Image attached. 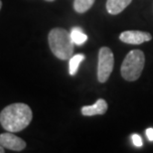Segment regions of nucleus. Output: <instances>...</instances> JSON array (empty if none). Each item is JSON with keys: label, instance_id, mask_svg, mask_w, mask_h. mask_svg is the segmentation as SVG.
Listing matches in <instances>:
<instances>
[{"label": "nucleus", "instance_id": "obj_1", "mask_svg": "<svg viewBox=\"0 0 153 153\" xmlns=\"http://www.w3.org/2000/svg\"><path fill=\"white\" fill-rule=\"evenodd\" d=\"M32 109L26 103L17 102L6 106L0 114V124L6 131L19 132L32 121Z\"/></svg>", "mask_w": 153, "mask_h": 153}, {"label": "nucleus", "instance_id": "obj_2", "mask_svg": "<svg viewBox=\"0 0 153 153\" xmlns=\"http://www.w3.org/2000/svg\"><path fill=\"white\" fill-rule=\"evenodd\" d=\"M51 51L60 60H69L74 54V43L71 34L63 28L52 29L48 36Z\"/></svg>", "mask_w": 153, "mask_h": 153}, {"label": "nucleus", "instance_id": "obj_3", "mask_svg": "<svg viewBox=\"0 0 153 153\" xmlns=\"http://www.w3.org/2000/svg\"><path fill=\"white\" fill-rule=\"evenodd\" d=\"M145 64V57L142 51L132 50L126 55L122 62L120 74L122 78L128 82L139 79Z\"/></svg>", "mask_w": 153, "mask_h": 153}, {"label": "nucleus", "instance_id": "obj_4", "mask_svg": "<svg viewBox=\"0 0 153 153\" xmlns=\"http://www.w3.org/2000/svg\"><path fill=\"white\" fill-rule=\"evenodd\" d=\"M114 66V57L108 47H102L99 52L97 62V79L100 82H105L111 76Z\"/></svg>", "mask_w": 153, "mask_h": 153}, {"label": "nucleus", "instance_id": "obj_5", "mask_svg": "<svg viewBox=\"0 0 153 153\" xmlns=\"http://www.w3.org/2000/svg\"><path fill=\"white\" fill-rule=\"evenodd\" d=\"M121 42L130 45H140L144 42H148L152 39L151 34L147 32L138 31V30H129L124 31L119 35Z\"/></svg>", "mask_w": 153, "mask_h": 153}, {"label": "nucleus", "instance_id": "obj_6", "mask_svg": "<svg viewBox=\"0 0 153 153\" xmlns=\"http://www.w3.org/2000/svg\"><path fill=\"white\" fill-rule=\"evenodd\" d=\"M0 145L13 151H22L26 147V142L13 132L7 131L6 133L0 134Z\"/></svg>", "mask_w": 153, "mask_h": 153}, {"label": "nucleus", "instance_id": "obj_7", "mask_svg": "<svg viewBox=\"0 0 153 153\" xmlns=\"http://www.w3.org/2000/svg\"><path fill=\"white\" fill-rule=\"evenodd\" d=\"M108 111V102L105 100H97L94 105H85L81 108V112L85 116H94L105 114Z\"/></svg>", "mask_w": 153, "mask_h": 153}, {"label": "nucleus", "instance_id": "obj_8", "mask_svg": "<svg viewBox=\"0 0 153 153\" xmlns=\"http://www.w3.org/2000/svg\"><path fill=\"white\" fill-rule=\"evenodd\" d=\"M132 0H108L106 1V10L109 14L117 15L122 12Z\"/></svg>", "mask_w": 153, "mask_h": 153}, {"label": "nucleus", "instance_id": "obj_9", "mask_svg": "<svg viewBox=\"0 0 153 153\" xmlns=\"http://www.w3.org/2000/svg\"><path fill=\"white\" fill-rule=\"evenodd\" d=\"M70 34H71L73 43L76 46L84 45L88 40L87 34H85V33L82 31V29L79 28V27H74V28H72Z\"/></svg>", "mask_w": 153, "mask_h": 153}, {"label": "nucleus", "instance_id": "obj_10", "mask_svg": "<svg viewBox=\"0 0 153 153\" xmlns=\"http://www.w3.org/2000/svg\"><path fill=\"white\" fill-rule=\"evenodd\" d=\"M85 59L84 54H76L73 55V56L69 59V74L71 76H75L79 70V65Z\"/></svg>", "mask_w": 153, "mask_h": 153}, {"label": "nucleus", "instance_id": "obj_11", "mask_svg": "<svg viewBox=\"0 0 153 153\" xmlns=\"http://www.w3.org/2000/svg\"><path fill=\"white\" fill-rule=\"evenodd\" d=\"M96 0H75L74 1V9L76 12L82 14L90 10L91 6L94 5V3Z\"/></svg>", "mask_w": 153, "mask_h": 153}, {"label": "nucleus", "instance_id": "obj_12", "mask_svg": "<svg viewBox=\"0 0 153 153\" xmlns=\"http://www.w3.org/2000/svg\"><path fill=\"white\" fill-rule=\"evenodd\" d=\"M131 140H132V143L134 144V146H136V147H141L143 145L142 138L137 133H134L131 135Z\"/></svg>", "mask_w": 153, "mask_h": 153}, {"label": "nucleus", "instance_id": "obj_13", "mask_svg": "<svg viewBox=\"0 0 153 153\" xmlns=\"http://www.w3.org/2000/svg\"><path fill=\"white\" fill-rule=\"evenodd\" d=\"M145 133H146V136H147L149 141H153V127L147 128L145 131Z\"/></svg>", "mask_w": 153, "mask_h": 153}, {"label": "nucleus", "instance_id": "obj_14", "mask_svg": "<svg viewBox=\"0 0 153 153\" xmlns=\"http://www.w3.org/2000/svg\"><path fill=\"white\" fill-rule=\"evenodd\" d=\"M3 152H4V147L0 145V153H3Z\"/></svg>", "mask_w": 153, "mask_h": 153}, {"label": "nucleus", "instance_id": "obj_15", "mask_svg": "<svg viewBox=\"0 0 153 153\" xmlns=\"http://www.w3.org/2000/svg\"><path fill=\"white\" fill-rule=\"evenodd\" d=\"M1 7H2V2H1V0H0V10H1Z\"/></svg>", "mask_w": 153, "mask_h": 153}, {"label": "nucleus", "instance_id": "obj_16", "mask_svg": "<svg viewBox=\"0 0 153 153\" xmlns=\"http://www.w3.org/2000/svg\"><path fill=\"white\" fill-rule=\"evenodd\" d=\"M46 1H50V2H52V1H55V0H46Z\"/></svg>", "mask_w": 153, "mask_h": 153}]
</instances>
